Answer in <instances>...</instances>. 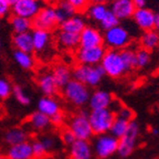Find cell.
I'll return each mask as SVG.
<instances>
[{
  "label": "cell",
  "mask_w": 159,
  "mask_h": 159,
  "mask_svg": "<svg viewBox=\"0 0 159 159\" xmlns=\"http://www.w3.org/2000/svg\"><path fill=\"white\" fill-rule=\"evenodd\" d=\"M103 38L105 44L112 50L125 49L130 42V34L128 30L119 25L105 31Z\"/></svg>",
  "instance_id": "52a82bcc"
},
{
  "label": "cell",
  "mask_w": 159,
  "mask_h": 159,
  "mask_svg": "<svg viewBox=\"0 0 159 159\" xmlns=\"http://www.w3.org/2000/svg\"><path fill=\"white\" fill-rule=\"evenodd\" d=\"M67 128L72 132L76 139L89 140L94 135L91 124L89 122V114L86 112H80L75 114L70 119Z\"/></svg>",
  "instance_id": "5b68a950"
},
{
  "label": "cell",
  "mask_w": 159,
  "mask_h": 159,
  "mask_svg": "<svg viewBox=\"0 0 159 159\" xmlns=\"http://www.w3.org/2000/svg\"><path fill=\"white\" fill-rule=\"evenodd\" d=\"M109 10L116 16L118 20H125L133 17L136 8L132 0H113Z\"/></svg>",
  "instance_id": "2e32d148"
},
{
  "label": "cell",
  "mask_w": 159,
  "mask_h": 159,
  "mask_svg": "<svg viewBox=\"0 0 159 159\" xmlns=\"http://www.w3.org/2000/svg\"><path fill=\"white\" fill-rule=\"evenodd\" d=\"M62 89L63 96L70 104L76 107H81L89 103V96H91L89 86L76 80L72 79L66 85L62 87Z\"/></svg>",
  "instance_id": "7a4b0ae2"
},
{
  "label": "cell",
  "mask_w": 159,
  "mask_h": 159,
  "mask_svg": "<svg viewBox=\"0 0 159 159\" xmlns=\"http://www.w3.org/2000/svg\"><path fill=\"white\" fill-rule=\"evenodd\" d=\"M55 11H57V18L59 25L62 23L67 18L76 15L75 8L70 2H67L66 0H59L57 6H55Z\"/></svg>",
  "instance_id": "4316f807"
},
{
  "label": "cell",
  "mask_w": 159,
  "mask_h": 159,
  "mask_svg": "<svg viewBox=\"0 0 159 159\" xmlns=\"http://www.w3.org/2000/svg\"><path fill=\"white\" fill-rule=\"evenodd\" d=\"M7 159H33V152L31 143L23 142L17 145L9 146L6 152Z\"/></svg>",
  "instance_id": "e0dca14e"
},
{
  "label": "cell",
  "mask_w": 159,
  "mask_h": 159,
  "mask_svg": "<svg viewBox=\"0 0 159 159\" xmlns=\"http://www.w3.org/2000/svg\"><path fill=\"white\" fill-rule=\"evenodd\" d=\"M99 65L102 66L105 75H108L109 77H113V79L120 77L127 72L126 66L123 62L120 52L118 50L109 49L105 51Z\"/></svg>",
  "instance_id": "3957f363"
},
{
  "label": "cell",
  "mask_w": 159,
  "mask_h": 159,
  "mask_svg": "<svg viewBox=\"0 0 159 159\" xmlns=\"http://www.w3.org/2000/svg\"><path fill=\"white\" fill-rule=\"evenodd\" d=\"M28 124L33 130H45L50 127L51 125V118L47 115L40 113L39 111L32 113L28 118Z\"/></svg>",
  "instance_id": "d4e9b609"
},
{
  "label": "cell",
  "mask_w": 159,
  "mask_h": 159,
  "mask_svg": "<svg viewBox=\"0 0 159 159\" xmlns=\"http://www.w3.org/2000/svg\"><path fill=\"white\" fill-rule=\"evenodd\" d=\"M116 116L118 117H122V118L126 119V120H132L133 119V116H134V114H133L132 112V109L128 108V107L126 106H120L118 109H117V112H116Z\"/></svg>",
  "instance_id": "ab89813d"
},
{
  "label": "cell",
  "mask_w": 159,
  "mask_h": 159,
  "mask_svg": "<svg viewBox=\"0 0 159 159\" xmlns=\"http://www.w3.org/2000/svg\"><path fill=\"white\" fill-rule=\"evenodd\" d=\"M38 111L51 118L53 115L61 112V107L54 96H43L38 101Z\"/></svg>",
  "instance_id": "d6986e66"
},
{
  "label": "cell",
  "mask_w": 159,
  "mask_h": 159,
  "mask_svg": "<svg viewBox=\"0 0 159 159\" xmlns=\"http://www.w3.org/2000/svg\"><path fill=\"white\" fill-rule=\"evenodd\" d=\"M93 3H105L107 0H91Z\"/></svg>",
  "instance_id": "c3c4849f"
},
{
  "label": "cell",
  "mask_w": 159,
  "mask_h": 159,
  "mask_svg": "<svg viewBox=\"0 0 159 159\" xmlns=\"http://www.w3.org/2000/svg\"><path fill=\"white\" fill-rule=\"evenodd\" d=\"M66 1L75 8L76 12H81V11L86 10L89 5V0H66Z\"/></svg>",
  "instance_id": "f35d334b"
},
{
  "label": "cell",
  "mask_w": 159,
  "mask_h": 159,
  "mask_svg": "<svg viewBox=\"0 0 159 159\" xmlns=\"http://www.w3.org/2000/svg\"><path fill=\"white\" fill-rule=\"evenodd\" d=\"M105 51L103 45L93 48H80L76 52V60L79 64L98 65L101 63Z\"/></svg>",
  "instance_id": "30bf717a"
},
{
  "label": "cell",
  "mask_w": 159,
  "mask_h": 159,
  "mask_svg": "<svg viewBox=\"0 0 159 159\" xmlns=\"http://www.w3.org/2000/svg\"><path fill=\"white\" fill-rule=\"evenodd\" d=\"M93 147L89 140L75 139L72 145L69 146L70 159H92Z\"/></svg>",
  "instance_id": "4fadbf2b"
},
{
  "label": "cell",
  "mask_w": 159,
  "mask_h": 159,
  "mask_svg": "<svg viewBox=\"0 0 159 159\" xmlns=\"http://www.w3.org/2000/svg\"><path fill=\"white\" fill-rule=\"evenodd\" d=\"M57 42L62 49L65 50H73L80 47V34L76 33L61 31L57 35Z\"/></svg>",
  "instance_id": "603a6c76"
},
{
  "label": "cell",
  "mask_w": 159,
  "mask_h": 159,
  "mask_svg": "<svg viewBox=\"0 0 159 159\" xmlns=\"http://www.w3.org/2000/svg\"><path fill=\"white\" fill-rule=\"evenodd\" d=\"M41 2H44V3H47V5H51V3H53V2H55L57 0H40Z\"/></svg>",
  "instance_id": "7dc6e473"
},
{
  "label": "cell",
  "mask_w": 159,
  "mask_h": 159,
  "mask_svg": "<svg viewBox=\"0 0 159 159\" xmlns=\"http://www.w3.org/2000/svg\"><path fill=\"white\" fill-rule=\"evenodd\" d=\"M155 29L159 30V10L158 12L155 13Z\"/></svg>",
  "instance_id": "bcb514c9"
},
{
  "label": "cell",
  "mask_w": 159,
  "mask_h": 159,
  "mask_svg": "<svg viewBox=\"0 0 159 159\" xmlns=\"http://www.w3.org/2000/svg\"><path fill=\"white\" fill-rule=\"evenodd\" d=\"M140 44H142L143 49L147 50V51L155 50L159 47V33L154 29L145 31L140 39Z\"/></svg>",
  "instance_id": "83f0119b"
},
{
  "label": "cell",
  "mask_w": 159,
  "mask_h": 159,
  "mask_svg": "<svg viewBox=\"0 0 159 159\" xmlns=\"http://www.w3.org/2000/svg\"><path fill=\"white\" fill-rule=\"evenodd\" d=\"M11 94L13 95V97H15L16 101H17L19 104L23 105V106H27V105H29L30 102H31L30 96L25 93V91L23 89V87L20 86V85H13L12 86V93H11Z\"/></svg>",
  "instance_id": "836d02e7"
},
{
  "label": "cell",
  "mask_w": 159,
  "mask_h": 159,
  "mask_svg": "<svg viewBox=\"0 0 159 159\" xmlns=\"http://www.w3.org/2000/svg\"><path fill=\"white\" fill-rule=\"evenodd\" d=\"M57 25H59L57 11L54 6L51 5H47L45 7L41 8L38 15L32 20V25L34 29H43L50 31Z\"/></svg>",
  "instance_id": "9c48e42d"
},
{
  "label": "cell",
  "mask_w": 159,
  "mask_h": 159,
  "mask_svg": "<svg viewBox=\"0 0 159 159\" xmlns=\"http://www.w3.org/2000/svg\"><path fill=\"white\" fill-rule=\"evenodd\" d=\"M41 8L42 6L40 0H19L11 7V10L15 16L33 20V18L38 15Z\"/></svg>",
  "instance_id": "8fae6325"
},
{
  "label": "cell",
  "mask_w": 159,
  "mask_h": 159,
  "mask_svg": "<svg viewBox=\"0 0 159 159\" xmlns=\"http://www.w3.org/2000/svg\"><path fill=\"white\" fill-rule=\"evenodd\" d=\"M120 52V57L123 59L125 66H126L127 72L133 70L134 67H136V52L132 49H122Z\"/></svg>",
  "instance_id": "d6a6232c"
},
{
  "label": "cell",
  "mask_w": 159,
  "mask_h": 159,
  "mask_svg": "<svg viewBox=\"0 0 159 159\" xmlns=\"http://www.w3.org/2000/svg\"><path fill=\"white\" fill-rule=\"evenodd\" d=\"M104 38L99 30L93 27H85L80 33V48H93L103 45Z\"/></svg>",
  "instance_id": "7c38bea8"
},
{
  "label": "cell",
  "mask_w": 159,
  "mask_h": 159,
  "mask_svg": "<svg viewBox=\"0 0 159 159\" xmlns=\"http://www.w3.org/2000/svg\"><path fill=\"white\" fill-rule=\"evenodd\" d=\"M52 76L59 87H63L72 80V71L65 64H57L52 70Z\"/></svg>",
  "instance_id": "7402d4cb"
},
{
  "label": "cell",
  "mask_w": 159,
  "mask_h": 159,
  "mask_svg": "<svg viewBox=\"0 0 159 159\" xmlns=\"http://www.w3.org/2000/svg\"><path fill=\"white\" fill-rule=\"evenodd\" d=\"M33 42V51L35 52H43L49 48L51 42V34L50 31L43 29H33L31 32Z\"/></svg>",
  "instance_id": "ac0fdd59"
},
{
  "label": "cell",
  "mask_w": 159,
  "mask_h": 159,
  "mask_svg": "<svg viewBox=\"0 0 159 159\" xmlns=\"http://www.w3.org/2000/svg\"><path fill=\"white\" fill-rule=\"evenodd\" d=\"M99 25H101V28H102L103 30L107 31V30L112 29V28L118 25H119V20L117 19L116 16H115L114 13L111 11V10H108V11H107V13L105 15V17L103 18L101 21H99Z\"/></svg>",
  "instance_id": "e575fe53"
},
{
  "label": "cell",
  "mask_w": 159,
  "mask_h": 159,
  "mask_svg": "<svg viewBox=\"0 0 159 159\" xmlns=\"http://www.w3.org/2000/svg\"><path fill=\"white\" fill-rule=\"evenodd\" d=\"M133 18L136 25L144 31H149L155 28V12L152 10L147 8L136 9Z\"/></svg>",
  "instance_id": "5bb4252c"
},
{
  "label": "cell",
  "mask_w": 159,
  "mask_h": 159,
  "mask_svg": "<svg viewBox=\"0 0 159 159\" xmlns=\"http://www.w3.org/2000/svg\"><path fill=\"white\" fill-rule=\"evenodd\" d=\"M10 25L12 28L15 33H23V32H29L30 30L32 29V20H29L27 18L19 17V16H12V18L10 19Z\"/></svg>",
  "instance_id": "f1b7e54d"
},
{
  "label": "cell",
  "mask_w": 159,
  "mask_h": 159,
  "mask_svg": "<svg viewBox=\"0 0 159 159\" xmlns=\"http://www.w3.org/2000/svg\"><path fill=\"white\" fill-rule=\"evenodd\" d=\"M61 139H62V142L64 143L66 146H70V145H72L73 142H75V136L72 134V132L70 130L69 128L67 129H64L61 134Z\"/></svg>",
  "instance_id": "60d3db41"
},
{
  "label": "cell",
  "mask_w": 159,
  "mask_h": 159,
  "mask_svg": "<svg viewBox=\"0 0 159 159\" xmlns=\"http://www.w3.org/2000/svg\"><path fill=\"white\" fill-rule=\"evenodd\" d=\"M152 135H155V136H157V135L159 134V130L157 128H152Z\"/></svg>",
  "instance_id": "f907efd6"
},
{
  "label": "cell",
  "mask_w": 159,
  "mask_h": 159,
  "mask_svg": "<svg viewBox=\"0 0 159 159\" xmlns=\"http://www.w3.org/2000/svg\"><path fill=\"white\" fill-rule=\"evenodd\" d=\"M0 154H1V150H0Z\"/></svg>",
  "instance_id": "db71d44e"
},
{
  "label": "cell",
  "mask_w": 159,
  "mask_h": 159,
  "mask_svg": "<svg viewBox=\"0 0 159 159\" xmlns=\"http://www.w3.org/2000/svg\"><path fill=\"white\" fill-rule=\"evenodd\" d=\"M150 62V53L145 49H139L136 51V66L145 67Z\"/></svg>",
  "instance_id": "8d00e7d4"
},
{
  "label": "cell",
  "mask_w": 159,
  "mask_h": 159,
  "mask_svg": "<svg viewBox=\"0 0 159 159\" xmlns=\"http://www.w3.org/2000/svg\"><path fill=\"white\" fill-rule=\"evenodd\" d=\"M139 135V126L135 120H130L128 124L127 132L122 138L118 139L117 152L120 157H128L134 152L136 147L137 138Z\"/></svg>",
  "instance_id": "ba28073f"
},
{
  "label": "cell",
  "mask_w": 159,
  "mask_h": 159,
  "mask_svg": "<svg viewBox=\"0 0 159 159\" xmlns=\"http://www.w3.org/2000/svg\"><path fill=\"white\" fill-rule=\"evenodd\" d=\"M61 25V31H66V32L71 33H76L80 34L82 32V30L86 27L85 20L82 16H72V17L67 18L63 21L62 23H60Z\"/></svg>",
  "instance_id": "44dd1931"
},
{
  "label": "cell",
  "mask_w": 159,
  "mask_h": 159,
  "mask_svg": "<svg viewBox=\"0 0 159 159\" xmlns=\"http://www.w3.org/2000/svg\"><path fill=\"white\" fill-rule=\"evenodd\" d=\"M18 1H19V0H7V2L9 3V5L11 6V7H12V6L15 5V3H17Z\"/></svg>",
  "instance_id": "681fc988"
},
{
  "label": "cell",
  "mask_w": 159,
  "mask_h": 159,
  "mask_svg": "<svg viewBox=\"0 0 159 159\" xmlns=\"http://www.w3.org/2000/svg\"><path fill=\"white\" fill-rule=\"evenodd\" d=\"M12 44L16 50L23 51V52L31 53L33 51V42L31 32L15 33L12 38Z\"/></svg>",
  "instance_id": "cb8c5ba5"
},
{
  "label": "cell",
  "mask_w": 159,
  "mask_h": 159,
  "mask_svg": "<svg viewBox=\"0 0 159 159\" xmlns=\"http://www.w3.org/2000/svg\"><path fill=\"white\" fill-rule=\"evenodd\" d=\"M38 85L44 96H55L60 89L51 73H44V74L40 75L39 80H38Z\"/></svg>",
  "instance_id": "ffe728a7"
},
{
  "label": "cell",
  "mask_w": 159,
  "mask_h": 159,
  "mask_svg": "<svg viewBox=\"0 0 159 159\" xmlns=\"http://www.w3.org/2000/svg\"><path fill=\"white\" fill-rule=\"evenodd\" d=\"M41 140H42V143L44 144V146L47 147L48 152H51V150L54 149V146H55L54 138H52V137H50V136H44Z\"/></svg>",
  "instance_id": "ee69618b"
},
{
  "label": "cell",
  "mask_w": 159,
  "mask_h": 159,
  "mask_svg": "<svg viewBox=\"0 0 159 159\" xmlns=\"http://www.w3.org/2000/svg\"><path fill=\"white\" fill-rule=\"evenodd\" d=\"M13 60L23 70H32L35 64L34 59L31 55V53L23 52V51H19V50H16L13 53Z\"/></svg>",
  "instance_id": "f546056e"
},
{
  "label": "cell",
  "mask_w": 159,
  "mask_h": 159,
  "mask_svg": "<svg viewBox=\"0 0 159 159\" xmlns=\"http://www.w3.org/2000/svg\"><path fill=\"white\" fill-rule=\"evenodd\" d=\"M93 152L98 158L105 159L111 157L117 152L118 148V139L111 134L97 135L93 143Z\"/></svg>",
  "instance_id": "8992f818"
},
{
  "label": "cell",
  "mask_w": 159,
  "mask_h": 159,
  "mask_svg": "<svg viewBox=\"0 0 159 159\" xmlns=\"http://www.w3.org/2000/svg\"><path fill=\"white\" fill-rule=\"evenodd\" d=\"M132 2L134 3L136 9L145 8V6H146V0H132Z\"/></svg>",
  "instance_id": "f6af8a7d"
},
{
  "label": "cell",
  "mask_w": 159,
  "mask_h": 159,
  "mask_svg": "<svg viewBox=\"0 0 159 159\" xmlns=\"http://www.w3.org/2000/svg\"><path fill=\"white\" fill-rule=\"evenodd\" d=\"M3 140L8 146H12L20 143L27 142L28 140V133L23 128L15 127V128L8 129L3 135Z\"/></svg>",
  "instance_id": "484cf974"
},
{
  "label": "cell",
  "mask_w": 159,
  "mask_h": 159,
  "mask_svg": "<svg viewBox=\"0 0 159 159\" xmlns=\"http://www.w3.org/2000/svg\"><path fill=\"white\" fill-rule=\"evenodd\" d=\"M11 12V6L7 2V0H0V19L6 18Z\"/></svg>",
  "instance_id": "b9f144b4"
},
{
  "label": "cell",
  "mask_w": 159,
  "mask_h": 159,
  "mask_svg": "<svg viewBox=\"0 0 159 159\" xmlns=\"http://www.w3.org/2000/svg\"><path fill=\"white\" fill-rule=\"evenodd\" d=\"M31 147H32V152H33V158H43L48 155V149L44 146L41 139H35L33 143H31Z\"/></svg>",
  "instance_id": "d590c367"
},
{
  "label": "cell",
  "mask_w": 159,
  "mask_h": 159,
  "mask_svg": "<svg viewBox=\"0 0 159 159\" xmlns=\"http://www.w3.org/2000/svg\"><path fill=\"white\" fill-rule=\"evenodd\" d=\"M114 98L112 94L103 89H97L93 94H91L89 99V105L91 109H104L112 106Z\"/></svg>",
  "instance_id": "9a60e30c"
},
{
  "label": "cell",
  "mask_w": 159,
  "mask_h": 159,
  "mask_svg": "<svg viewBox=\"0 0 159 159\" xmlns=\"http://www.w3.org/2000/svg\"><path fill=\"white\" fill-rule=\"evenodd\" d=\"M129 120L122 118V117L115 116L114 122H113L111 129H109V133L111 135L114 137H116L117 139L122 138L127 132V128H128Z\"/></svg>",
  "instance_id": "4dcf8cb0"
},
{
  "label": "cell",
  "mask_w": 159,
  "mask_h": 159,
  "mask_svg": "<svg viewBox=\"0 0 159 159\" xmlns=\"http://www.w3.org/2000/svg\"><path fill=\"white\" fill-rule=\"evenodd\" d=\"M108 10L109 9L106 7L105 3H92V5H89V7H87V13L93 21L99 22L105 17Z\"/></svg>",
  "instance_id": "1f68e13d"
},
{
  "label": "cell",
  "mask_w": 159,
  "mask_h": 159,
  "mask_svg": "<svg viewBox=\"0 0 159 159\" xmlns=\"http://www.w3.org/2000/svg\"><path fill=\"white\" fill-rule=\"evenodd\" d=\"M1 47H2V43H1V39H0V50H1Z\"/></svg>",
  "instance_id": "f5cc1de1"
},
{
  "label": "cell",
  "mask_w": 159,
  "mask_h": 159,
  "mask_svg": "<svg viewBox=\"0 0 159 159\" xmlns=\"http://www.w3.org/2000/svg\"><path fill=\"white\" fill-rule=\"evenodd\" d=\"M12 93V85L7 79L0 77V99L5 101Z\"/></svg>",
  "instance_id": "74e56055"
},
{
  "label": "cell",
  "mask_w": 159,
  "mask_h": 159,
  "mask_svg": "<svg viewBox=\"0 0 159 159\" xmlns=\"http://www.w3.org/2000/svg\"><path fill=\"white\" fill-rule=\"evenodd\" d=\"M63 123H64V115L62 112H59L57 114L51 117V124L55 125V126H61Z\"/></svg>",
  "instance_id": "7bdbcfd3"
},
{
  "label": "cell",
  "mask_w": 159,
  "mask_h": 159,
  "mask_svg": "<svg viewBox=\"0 0 159 159\" xmlns=\"http://www.w3.org/2000/svg\"><path fill=\"white\" fill-rule=\"evenodd\" d=\"M105 73L101 65L79 64L73 69L72 77L86 86L95 87L102 82Z\"/></svg>",
  "instance_id": "6da1fadb"
},
{
  "label": "cell",
  "mask_w": 159,
  "mask_h": 159,
  "mask_svg": "<svg viewBox=\"0 0 159 159\" xmlns=\"http://www.w3.org/2000/svg\"><path fill=\"white\" fill-rule=\"evenodd\" d=\"M115 116V113L109 108L92 109V112L89 114V122L93 133L96 135H102L109 132Z\"/></svg>",
  "instance_id": "277c9868"
},
{
  "label": "cell",
  "mask_w": 159,
  "mask_h": 159,
  "mask_svg": "<svg viewBox=\"0 0 159 159\" xmlns=\"http://www.w3.org/2000/svg\"><path fill=\"white\" fill-rule=\"evenodd\" d=\"M2 113H3V109H2V107H1V105H0V117L2 116Z\"/></svg>",
  "instance_id": "816d5d0a"
}]
</instances>
